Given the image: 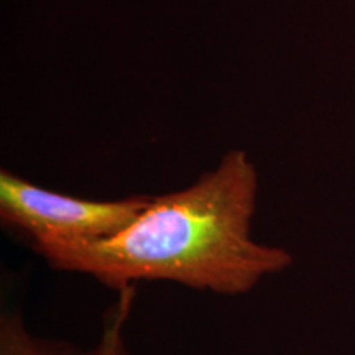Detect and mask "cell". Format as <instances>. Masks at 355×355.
Returning <instances> with one entry per match:
<instances>
[{"label": "cell", "mask_w": 355, "mask_h": 355, "mask_svg": "<svg viewBox=\"0 0 355 355\" xmlns=\"http://www.w3.org/2000/svg\"><path fill=\"white\" fill-rule=\"evenodd\" d=\"M259 173L243 150L224 155L188 188L152 198L112 237L92 242H32L61 272L86 275L122 291L170 282L198 291L242 296L293 263L285 248L252 237Z\"/></svg>", "instance_id": "obj_1"}, {"label": "cell", "mask_w": 355, "mask_h": 355, "mask_svg": "<svg viewBox=\"0 0 355 355\" xmlns=\"http://www.w3.org/2000/svg\"><path fill=\"white\" fill-rule=\"evenodd\" d=\"M152 196L91 201L40 188L0 171V217L32 242H92L112 237L141 214Z\"/></svg>", "instance_id": "obj_2"}, {"label": "cell", "mask_w": 355, "mask_h": 355, "mask_svg": "<svg viewBox=\"0 0 355 355\" xmlns=\"http://www.w3.org/2000/svg\"><path fill=\"white\" fill-rule=\"evenodd\" d=\"M135 296V286L117 291V300L104 319V326L96 344L86 352H79V355H132L127 340V326L130 321Z\"/></svg>", "instance_id": "obj_3"}, {"label": "cell", "mask_w": 355, "mask_h": 355, "mask_svg": "<svg viewBox=\"0 0 355 355\" xmlns=\"http://www.w3.org/2000/svg\"><path fill=\"white\" fill-rule=\"evenodd\" d=\"M69 345L48 343L30 334L19 314H6L0 321V355H79Z\"/></svg>", "instance_id": "obj_4"}]
</instances>
